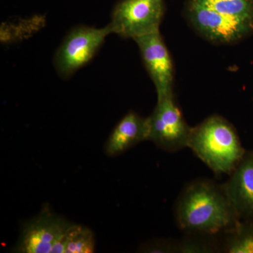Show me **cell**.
Returning <instances> with one entry per match:
<instances>
[{
    "mask_svg": "<svg viewBox=\"0 0 253 253\" xmlns=\"http://www.w3.org/2000/svg\"><path fill=\"white\" fill-rule=\"evenodd\" d=\"M144 250L145 252L149 253H176V242H172L167 240L156 241L146 245Z\"/></svg>",
    "mask_w": 253,
    "mask_h": 253,
    "instance_id": "14",
    "label": "cell"
},
{
    "mask_svg": "<svg viewBox=\"0 0 253 253\" xmlns=\"http://www.w3.org/2000/svg\"><path fill=\"white\" fill-rule=\"evenodd\" d=\"M146 118L148 140L169 152L188 147L192 127L186 123L174 97L157 101L154 111Z\"/></svg>",
    "mask_w": 253,
    "mask_h": 253,
    "instance_id": "7",
    "label": "cell"
},
{
    "mask_svg": "<svg viewBox=\"0 0 253 253\" xmlns=\"http://www.w3.org/2000/svg\"><path fill=\"white\" fill-rule=\"evenodd\" d=\"M189 22L215 44H230L253 31V0H189Z\"/></svg>",
    "mask_w": 253,
    "mask_h": 253,
    "instance_id": "2",
    "label": "cell"
},
{
    "mask_svg": "<svg viewBox=\"0 0 253 253\" xmlns=\"http://www.w3.org/2000/svg\"><path fill=\"white\" fill-rule=\"evenodd\" d=\"M94 233L89 228L73 224L65 242L64 253H91L95 251Z\"/></svg>",
    "mask_w": 253,
    "mask_h": 253,
    "instance_id": "12",
    "label": "cell"
},
{
    "mask_svg": "<svg viewBox=\"0 0 253 253\" xmlns=\"http://www.w3.org/2000/svg\"><path fill=\"white\" fill-rule=\"evenodd\" d=\"M188 147L217 174H230L246 153L235 128L219 116L192 127Z\"/></svg>",
    "mask_w": 253,
    "mask_h": 253,
    "instance_id": "3",
    "label": "cell"
},
{
    "mask_svg": "<svg viewBox=\"0 0 253 253\" xmlns=\"http://www.w3.org/2000/svg\"><path fill=\"white\" fill-rule=\"evenodd\" d=\"M222 184L240 220L253 221V152H246Z\"/></svg>",
    "mask_w": 253,
    "mask_h": 253,
    "instance_id": "9",
    "label": "cell"
},
{
    "mask_svg": "<svg viewBox=\"0 0 253 253\" xmlns=\"http://www.w3.org/2000/svg\"><path fill=\"white\" fill-rule=\"evenodd\" d=\"M72 224L46 206L23 226L15 252L64 253L66 236Z\"/></svg>",
    "mask_w": 253,
    "mask_h": 253,
    "instance_id": "6",
    "label": "cell"
},
{
    "mask_svg": "<svg viewBox=\"0 0 253 253\" xmlns=\"http://www.w3.org/2000/svg\"><path fill=\"white\" fill-rule=\"evenodd\" d=\"M163 15V0H121L108 26L111 34L134 40L160 32Z\"/></svg>",
    "mask_w": 253,
    "mask_h": 253,
    "instance_id": "5",
    "label": "cell"
},
{
    "mask_svg": "<svg viewBox=\"0 0 253 253\" xmlns=\"http://www.w3.org/2000/svg\"><path fill=\"white\" fill-rule=\"evenodd\" d=\"M222 251L227 253H253V221H239L225 234Z\"/></svg>",
    "mask_w": 253,
    "mask_h": 253,
    "instance_id": "11",
    "label": "cell"
},
{
    "mask_svg": "<svg viewBox=\"0 0 253 253\" xmlns=\"http://www.w3.org/2000/svg\"><path fill=\"white\" fill-rule=\"evenodd\" d=\"M181 241L176 242V253H208L222 251V244L216 236L187 234Z\"/></svg>",
    "mask_w": 253,
    "mask_h": 253,
    "instance_id": "13",
    "label": "cell"
},
{
    "mask_svg": "<svg viewBox=\"0 0 253 253\" xmlns=\"http://www.w3.org/2000/svg\"><path fill=\"white\" fill-rule=\"evenodd\" d=\"M145 140H148L147 118L130 111L111 132L106 141L105 151L108 156H117Z\"/></svg>",
    "mask_w": 253,
    "mask_h": 253,
    "instance_id": "10",
    "label": "cell"
},
{
    "mask_svg": "<svg viewBox=\"0 0 253 253\" xmlns=\"http://www.w3.org/2000/svg\"><path fill=\"white\" fill-rule=\"evenodd\" d=\"M175 215L179 229L186 234H226L241 221L222 185L209 180L186 186L178 199Z\"/></svg>",
    "mask_w": 253,
    "mask_h": 253,
    "instance_id": "1",
    "label": "cell"
},
{
    "mask_svg": "<svg viewBox=\"0 0 253 253\" xmlns=\"http://www.w3.org/2000/svg\"><path fill=\"white\" fill-rule=\"evenodd\" d=\"M134 41L139 47L143 63L154 83L157 101L174 97V64L161 33L139 37Z\"/></svg>",
    "mask_w": 253,
    "mask_h": 253,
    "instance_id": "8",
    "label": "cell"
},
{
    "mask_svg": "<svg viewBox=\"0 0 253 253\" xmlns=\"http://www.w3.org/2000/svg\"><path fill=\"white\" fill-rule=\"evenodd\" d=\"M110 34L109 26L100 28L81 26L73 28L55 53L54 65L59 76L69 78L87 64Z\"/></svg>",
    "mask_w": 253,
    "mask_h": 253,
    "instance_id": "4",
    "label": "cell"
}]
</instances>
